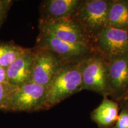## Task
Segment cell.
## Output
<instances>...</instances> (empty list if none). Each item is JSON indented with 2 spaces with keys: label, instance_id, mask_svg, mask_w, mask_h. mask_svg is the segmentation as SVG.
<instances>
[{
  "label": "cell",
  "instance_id": "16",
  "mask_svg": "<svg viewBox=\"0 0 128 128\" xmlns=\"http://www.w3.org/2000/svg\"><path fill=\"white\" fill-rule=\"evenodd\" d=\"M113 128H128V106L125 104H122L119 117Z\"/></svg>",
  "mask_w": 128,
  "mask_h": 128
},
{
  "label": "cell",
  "instance_id": "12",
  "mask_svg": "<svg viewBox=\"0 0 128 128\" xmlns=\"http://www.w3.org/2000/svg\"><path fill=\"white\" fill-rule=\"evenodd\" d=\"M119 103L104 96L102 103L91 113V119L97 128H113L119 115Z\"/></svg>",
  "mask_w": 128,
  "mask_h": 128
},
{
  "label": "cell",
  "instance_id": "14",
  "mask_svg": "<svg viewBox=\"0 0 128 128\" xmlns=\"http://www.w3.org/2000/svg\"><path fill=\"white\" fill-rule=\"evenodd\" d=\"M27 49L14 43L0 44V66L7 69Z\"/></svg>",
  "mask_w": 128,
  "mask_h": 128
},
{
  "label": "cell",
  "instance_id": "9",
  "mask_svg": "<svg viewBox=\"0 0 128 128\" xmlns=\"http://www.w3.org/2000/svg\"><path fill=\"white\" fill-rule=\"evenodd\" d=\"M110 98L122 103L128 96V54L108 61Z\"/></svg>",
  "mask_w": 128,
  "mask_h": 128
},
{
  "label": "cell",
  "instance_id": "11",
  "mask_svg": "<svg viewBox=\"0 0 128 128\" xmlns=\"http://www.w3.org/2000/svg\"><path fill=\"white\" fill-rule=\"evenodd\" d=\"M81 0H44L39 6L40 18L50 20L72 17Z\"/></svg>",
  "mask_w": 128,
  "mask_h": 128
},
{
  "label": "cell",
  "instance_id": "6",
  "mask_svg": "<svg viewBox=\"0 0 128 128\" xmlns=\"http://www.w3.org/2000/svg\"><path fill=\"white\" fill-rule=\"evenodd\" d=\"M36 45L52 51L67 62L83 61L94 52L91 45L72 44L40 33L37 37Z\"/></svg>",
  "mask_w": 128,
  "mask_h": 128
},
{
  "label": "cell",
  "instance_id": "5",
  "mask_svg": "<svg viewBox=\"0 0 128 128\" xmlns=\"http://www.w3.org/2000/svg\"><path fill=\"white\" fill-rule=\"evenodd\" d=\"M38 28L39 33L51 35L62 40L92 46L90 39L73 17L39 20Z\"/></svg>",
  "mask_w": 128,
  "mask_h": 128
},
{
  "label": "cell",
  "instance_id": "2",
  "mask_svg": "<svg viewBox=\"0 0 128 128\" xmlns=\"http://www.w3.org/2000/svg\"><path fill=\"white\" fill-rule=\"evenodd\" d=\"M111 0H81L72 17L92 42L107 26Z\"/></svg>",
  "mask_w": 128,
  "mask_h": 128
},
{
  "label": "cell",
  "instance_id": "1",
  "mask_svg": "<svg viewBox=\"0 0 128 128\" xmlns=\"http://www.w3.org/2000/svg\"><path fill=\"white\" fill-rule=\"evenodd\" d=\"M82 63L67 62L46 87L44 110L82 91Z\"/></svg>",
  "mask_w": 128,
  "mask_h": 128
},
{
  "label": "cell",
  "instance_id": "7",
  "mask_svg": "<svg viewBox=\"0 0 128 128\" xmlns=\"http://www.w3.org/2000/svg\"><path fill=\"white\" fill-rule=\"evenodd\" d=\"M94 52L109 60L128 54V32L106 27L92 42Z\"/></svg>",
  "mask_w": 128,
  "mask_h": 128
},
{
  "label": "cell",
  "instance_id": "19",
  "mask_svg": "<svg viewBox=\"0 0 128 128\" xmlns=\"http://www.w3.org/2000/svg\"><path fill=\"white\" fill-rule=\"evenodd\" d=\"M121 104H125L126 105H127L128 106V96L126 97V98L124 101V102H122Z\"/></svg>",
  "mask_w": 128,
  "mask_h": 128
},
{
  "label": "cell",
  "instance_id": "10",
  "mask_svg": "<svg viewBox=\"0 0 128 128\" xmlns=\"http://www.w3.org/2000/svg\"><path fill=\"white\" fill-rule=\"evenodd\" d=\"M33 62L34 55L32 48H28L23 55L6 69L9 84L18 86L32 81Z\"/></svg>",
  "mask_w": 128,
  "mask_h": 128
},
{
  "label": "cell",
  "instance_id": "13",
  "mask_svg": "<svg viewBox=\"0 0 128 128\" xmlns=\"http://www.w3.org/2000/svg\"><path fill=\"white\" fill-rule=\"evenodd\" d=\"M106 27L128 32V0H111Z\"/></svg>",
  "mask_w": 128,
  "mask_h": 128
},
{
  "label": "cell",
  "instance_id": "15",
  "mask_svg": "<svg viewBox=\"0 0 128 128\" xmlns=\"http://www.w3.org/2000/svg\"><path fill=\"white\" fill-rule=\"evenodd\" d=\"M14 87L9 83L0 82V110L5 111L8 97Z\"/></svg>",
  "mask_w": 128,
  "mask_h": 128
},
{
  "label": "cell",
  "instance_id": "18",
  "mask_svg": "<svg viewBox=\"0 0 128 128\" xmlns=\"http://www.w3.org/2000/svg\"><path fill=\"white\" fill-rule=\"evenodd\" d=\"M0 82L1 83H8L7 77L6 69L0 66Z\"/></svg>",
  "mask_w": 128,
  "mask_h": 128
},
{
  "label": "cell",
  "instance_id": "3",
  "mask_svg": "<svg viewBox=\"0 0 128 128\" xmlns=\"http://www.w3.org/2000/svg\"><path fill=\"white\" fill-rule=\"evenodd\" d=\"M46 87L30 81L15 86L8 97L5 111L33 112L44 110Z\"/></svg>",
  "mask_w": 128,
  "mask_h": 128
},
{
  "label": "cell",
  "instance_id": "17",
  "mask_svg": "<svg viewBox=\"0 0 128 128\" xmlns=\"http://www.w3.org/2000/svg\"><path fill=\"white\" fill-rule=\"evenodd\" d=\"M12 1L10 0H0V28L7 17Z\"/></svg>",
  "mask_w": 128,
  "mask_h": 128
},
{
  "label": "cell",
  "instance_id": "4",
  "mask_svg": "<svg viewBox=\"0 0 128 128\" xmlns=\"http://www.w3.org/2000/svg\"><path fill=\"white\" fill-rule=\"evenodd\" d=\"M108 64V60L95 52L83 60L82 91H92L109 97Z\"/></svg>",
  "mask_w": 128,
  "mask_h": 128
},
{
  "label": "cell",
  "instance_id": "8",
  "mask_svg": "<svg viewBox=\"0 0 128 128\" xmlns=\"http://www.w3.org/2000/svg\"><path fill=\"white\" fill-rule=\"evenodd\" d=\"M32 50L34 62L32 81L47 87L67 62L46 48L35 45Z\"/></svg>",
  "mask_w": 128,
  "mask_h": 128
}]
</instances>
